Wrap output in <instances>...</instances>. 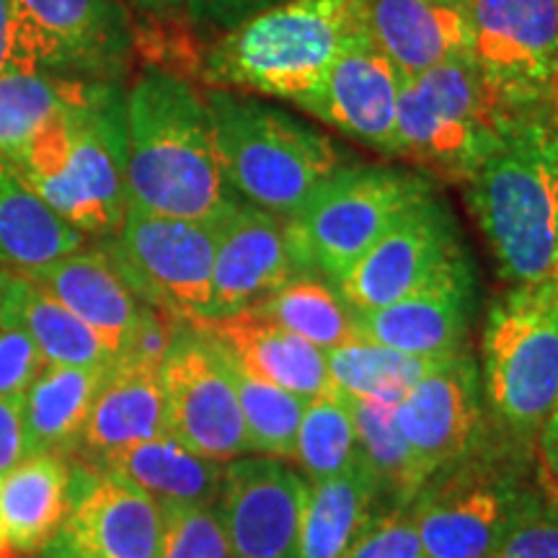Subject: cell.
I'll return each instance as SVG.
<instances>
[{
    "label": "cell",
    "mask_w": 558,
    "mask_h": 558,
    "mask_svg": "<svg viewBox=\"0 0 558 558\" xmlns=\"http://www.w3.org/2000/svg\"><path fill=\"white\" fill-rule=\"evenodd\" d=\"M241 205L222 173L205 90L145 65L128 90V209L222 220Z\"/></svg>",
    "instance_id": "obj_1"
},
{
    "label": "cell",
    "mask_w": 558,
    "mask_h": 558,
    "mask_svg": "<svg viewBox=\"0 0 558 558\" xmlns=\"http://www.w3.org/2000/svg\"><path fill=\"white\" fill-rule=\"evenodd\" d=\"M11 160L58 218L111 239L128 218V90L83 83Z\"/></svg>",
    "instance_id": "obj_2"
},
{
    "label": "cell",
    "mask_w": 558,
    "mask_h": 558,
    "mask_svg": "<svg viewBox=\"0 0 558 558\" xmlns=\"http://www.w3.org/2000/svg\"><path fill=\"white\" fill-rule=\"evenodd\" d=\"M362 37V0H284L207 45L197 75L207 88L298 104Z\"/></svg>",
    "instance_id": "obj_3"
},
{
    "label": "cell",
    "mask_w": 558,
    "mask_h": 558,
    "mask_svg": "<svg viewBox=\"0 0 558 558\" xmlns=\"http://www.w3.org/2000/svg\"><path fill=\"white\" fill-rule=\"evenodd\" d=\"M554 117L520 120L463 184L501 277L514 284L558 279Z\"/></svg>",
    "instance_id": "obj_4"
},
{
    "label": "cell",
    "mask_w": 558,
    "mask_h": 558,
    "mask_svg": "<svg viewBox=\"0 0 558 558\" xmlns=\"http://www.w3.org/2000/svg\"><path fill=\"white\" fill-rule=\"evenodd\" d=\"M205 104L222 173L246 205L290 220L347 166L329 135L262 96L207 88Z\"/></svg>",
    "instance_id": "obj_5"
},
{
    "label": "cell",
    "mask_w": 558,
    "mask_h": 558,
    "mask_svg": "<svg viewBox=\"0 0 558 558\" xmlns=\"http://www.w3.org/2000/svg\"><path fill=\"white\" fill-rule=\"evenodd\" d=\"M520 120L492 94L473 54H458L401 78L393 158L411 160L432 179L465 184Z\"/></svg>",
    "instance_id": "obj_6"
},
{
    "label": "cell",
    "mask_w": 558,
    "mask_h": 558,
    "mask_svg": "<svg viewBox=\"0 0 558 558\" xmlns=\"http://www.w3.org/2000/svg\"><path fill=\"white\" fill-rule=\"evenodd\" d=\"M484 386L501 435L525 450L558 401V279L518 284L492 305Z\"/></svg>",
    "instance_id": "obj_7"
},
{
    "label": "cell",
    "mask_w": 558,
    "mask_h": 558,
    "mask_svg": "<svg viewBox=\"0 0 558 558\" xmlns=\"http://www.w3.org/2000/svg\"><path fill=\"white\" fill-rule=\"evenodd\" d=\"M435 194L427 173L393 166H341L288 222L305 275L333 288L407 209Z\"/></svg>",
    "instance_id": "obj_8"
},
{
    "label": "cell",
    "mask_w": 558,
    "mask_h": 558,
    "mask_svg": "<svg viewBox=\"0 0 558 558\" xmlns=\"http://www.w3.org/2000/svg\"><path fill=\"white\" fill-rule=\"evenodd\" d=\"M222 220H179L128 209L122 228L104 246L143 303L184 324H202L209 318Z\"/></svg>",
    "instance_id": "obj_9"
},
{
    "label": "cell",
    "mask_w": 558,
    "mask_h": 558,
    "mask_svg": "<svg viewBox=\"0 0 558 558\" xmlns=\"http://www.w3.org/2000/svg\"><path fill=\"white\" fill-rule=\"evenodd\" d=\"M471 54L501 107L518 117L558 109V0H469Z\"/></svg>",
    "instance_id": "obj_10"
},
{
    "label": "cell",
    "mask_w": 558,
    "mask_h": 558,
    "mask_svg": "<svg viewBox=\"0 0 558 558\" xmlns=\"http://www.w3.org/2000/svg\"><path fill=\"white\" fill-rule=\"evenodd\" d=\"M509 450L520 452L507 437L484 450L478 439L456 469L427 481L411 505L424 556L497 558L522 492L505 465Z\"/></svg>",
    "instance_id": "obj_11"
},
{
    "label": "cell",
    "mask_w": 558,
    "mask_h": 558,
    "mask_svg": "<svg viewBox=\"0 0 558 558\" xmlns=\"http://www.w3.org/2000/svg\"><path fill=\"white\" fill-rule=\"evenodd\" d=\"M11 9L34 73L120 83L137 54L122 0H11Z\"/></svg>",
    "instance_id": "obj_12"
},
{
    "label": "cell",
    "mask_w": 558,
    "mask_h": 558,
    "mask_svg": "<svg viewBox=\"0 0 558 558\" xmlns=\"http://www.w3.org/2000/svg\"><path fill=\"white\" fill-rule=\"evenodd\" d=\"M158 375L166 435L215 463H230L248 452L228 354L209 333L181 324Z\"/></svg>",
    "instance_id": "obj_13"
},
{
    "label": "cell",
    "mask_w": 558,
    "mask_h": 558,
    "mask_svg": "<svg viewBox=\"0 0 558 558\" xmlns=\"http://www.w3.org/2000/svg\"><path fill=\"white\" fill-rule=\"evenodd\" d=\"M471 267L450 209L435 194L390 226L383 239L339 279V295L354 311H373L442 282Z\"/></svg>",
    "instance_id": "obj_14"
},
{
    "label": "cell",
    "mask_w": 558,
    "mask_h": 558,
    "mask_svg": "<svg viewBox=\"0 0 558 558\" xmlns=\"http://www.w3.org/2000/svg\"><path fill=\"white\" fill-rule=\"evenodd\" d=\"M163 509L111 473L70 458V505L45 558H160Z\"/></svg>",
    "instance_id": "obj_15"
},
{
    "label": "cell",
    "mask_w": 558,
    "mask_h": 558,
    "mask_svg": "<svg viewBox=\"0 0 558 558\" xmlns=\"http://www.w3.org/2000/svg\"><path fill=\"white\" fill-rule=\"evenodd\" d=\"M308 484L277 458H235L222 473L218 514L235 558H300Z\"/></svg>",
    "instance_id": "obj_16"
},
{
    "label": "cell",
    "mask_w": 558,
    "mask_h": 558,
    "mask_svg": "<svg viewBox=\"0 0 558 558\" xmlns=\"http://www.w3.org/2000/svg\"><path fill=\"white\" fill-rule=\"evenodd\" d=\"M396 422L427 481L456 469L481 439V373L471 354L458 352L432 369L396 407Z\"/></svg>",
    "instance_id": "obj_17"
},
{
    "label": "cell",
    "mask_w": 558,
    "mask_h": 558,
    "mask_svg": "<svg viewBox=\"0 0 558 558\" xmlns=\"http://www.w3.org/2000/svg\"><path fill=\"white\" fill-rule=\"evenodd\" d=\"M399 94V73L367 34L333 60L326 78L298 107L354 143L393 158Z\"/></svg>",
    "instance_id": "obj_18"
},
{
    "label": "cell",
    "mask_w": 558,
    "mask_h": 558,
    "mask_svg": "<svg viewBox=\"0 0 558 558\" xmlns=\"http://www.w3.org/2000/svg\"><path fill=\"white\" fill-rule=\"evenodd\" d=\"M295 277L311 275L300 267L288 222L241 202L222 220L207 320L248 311Z\"/></svg>",
    "instance_id": "obj_19"
},
{
    "label": "cell",
    "mask_w": 558,
    "mask_h": 558,
    "mask_svg": "<svg viewBox=\"0 0 558 558\" xmlns=\"http://www.w3.org/2000/svg\"><path fill=\"white\" fill-rule=\"evenodd\" d=\"M476 303L473 267L442 282L373 311H354L357 337L373 344L399 349L422 357H452L463 352Z\"/></svg>",
    "instance_id": "obj_20"
},
{
    "label": "cell",
    "mask_w": 558,
    "mask_h": 558,
    "mask_svg": "<svg viewBox=\"0 0 558 558\" xmlns=\"http://www.w3.org/2000/svg\"><path fill=\"white\" fill-rule=\"evenodd\" d=\"M24 277L34 279L68 311H73L109 347L114 360L124 354L148 305L130 288L104 241L94 248L73 251Z\"/></svg>",
    "instance_id": "obj_21"
},
{
    "label": "cell",
    "mask_w": 558,
    "mask_h": 558,
    "mask_svg": "<svg viewBox=\"0 0 558 558\" xmlns=\"http://www.w3.org/2000/svg\"><path fill=\"white\" fill-rule=\"evenodd\" d=\"M369 41L399 78H414L439 62L469 54V9L439 0H362Z\"/></svg>",
    "instance_id": "obj_22"
},
{
    "label": "cell",
    "mask_w": 558,
    "mask_h": 558,
    "mask_svg": "<svg viewBox=\"0 0 558 558\" xmlns=\"http://www.w3.org/2000/svg\"><path fill=\"white\" fill-rule=\"evenodd\" d=\"M192 326L218 341L251 378L271 383L308 401L337 390L326 367V352L256 313L241 311L235 316Z\"/></svg>",
    "instance_id": "obj_23"
},
{
    "label": "cell",
    "mask_w": 558,
    "mask_h": 558,
    "mask_svg": "<svg viewBox=\"0 0 558 558\" xmlns=\"http://www.w3.org/2000/svg\"><path fill=\"white\" fill-rule=\"evenodd\" d=\"M166 435L158 369L114 362L90 407L75 458L99 465L124 448Z\"/></svg>",
    "instance_id": "obj_24"
},
{
    "label": "cell",
    "mask_w": 558,
    "mask_h": 558,
    "mask_svg": "<svg viewBox=\"0 0 558 558\" xmlns=\"http://www.w3.org/2000/svg\"><path fill=\"white\" fill-rule=\"evenodd\" d=\"M111 367H41L21 399L26 456L75 458L90 407Z\"/></svg>",
    "instance_id": "obj_25"
},
{
    "label": "cell",
    "mask_w": 558,
    "mask_h": 558,
    "mask_svg": "<svg viewBox=\"0 0 558 558\" xmlns=\"http://www.w3.org/2000/svg\"><path fill=\"white\" fill-rule=\"evenodd\" d=\"M70 460L26 456L0 476V533L16 554H45L68 514Z\"/></svg>",
    "instance_id": "obj_26"
},
{
    "label": "cell",
    "mask_w": 558,
    "mask_h": 558,
    "mask_svg": "<svg viewBox=\"0 0 558 558\" xmlns=\"http://www.w3.org/2000/svg\"><path fill=\"white\" fill-rule=\"evenodd\" d=\"M94 469L130 481L160 507H215L226 473V465L197 456L169 435L124 448Z\"/></svg>",
    "instance_id": "obj_27"
},
{
    "label": "cell",
    "mask_w": 558,
    "mask_h": 558,
    "mask_svg": "<svg viewBox=\"0 0 558 558\" xmlns=\"http://www.w3.org/2000/svg\"><path fill=\"white\" fill-rule=\"evenodd\" d=\"M86 241L34 194L11 158L0 156V269L29 275L83 248Z\"/></svg>",
    "instance_id": "obj_28"
},
{
    "label": "cell",
    "mask_w": 558,
    "mask_h": 558,
    "mask_svg": "<svg viewBox=\"0 0 558 558\" xmlns=\"http://www.w3.org/2000/svg\"><path fill=\"white\" fill-rule=\"evenodd\" d=\"M0 324L16 326L29 337L47 365L70 367H111L114 354L68 311L58 298L16 271H9L0 300Z\"/></svg>",
    "instance_id": "obj_29"
},
{
    "label": "cell",
    "mask_w": 558,
    "mask_h": 558,
    "mask_svg": "<svg viewBox=\"0 0 558 558\" xmlns=\"http://www.w3.org/2000/svg\"><path fill=\"white\" fill-rule=\"evenodd\" d=\"M347 396V409L357 437V458L375 486V514L414 505L427 476L418 469L407 437L396 422V407Z\"/></svg>",
    "instance_id": "obj_30"
},
{
    "label": "cell",
    "mask_w": 558,
    "mask_h": 558,
    "mask_svg": "<svg viewBox=\"0 0 558 558\" xmlns=\"http://www.w3.org/2000/svg\"><path fill=\"white\" fill-rule=\"evenodd\" d=\"M375 518V486L360 458L339 476L308 488L300 558H341Z\"/></svg>",
    "instance_id": "obj_31"
},
{
    "label": "cell",
    "mask_w": 558,
    "mask_h": 558,
    "mask_svg": "<svg viewBox=\"0 0 558 558\" xmlns=\"http://www.w3.org/2000/svg\"><path fill=\"white\" fill-rule=\"evenodd\" d=\"M448 360L450 357L407 354L365 339L349 341L344 347L326 352V367H329L333 388L341 393L360 396V399L386 403V407H399L418 380L427 378L432 369Z\"/></svg>",
    "instance_id": "obj_32"
},
{
    "label": "cell",
    "mask_w": 558,
    "mask_h": 558,
    "mask_svg": "<svg viewBox=\"0 0 558 558\" xmlns=\"http://www.w3.org/2000/svg\"><path fill=\"white\" fill-rule=\"evenodd\" d=\"M251 313L282 326L300 339L311 341L320 352L357 341L354 308L324 277H295L271 292Z\"/></svg>",
    "instance_id": "obj_33"
},
{
    "label": "cell",
    "mask_w": 558,
    "mask_h": 558,
    "mask_svg": "<svg viewBox=\"0 0 558 558\" xmlns=\"http://www.w3.org/2000/svg\"><path fill=\"white\" fill-rule=\"evenodd\" d=\"M228 367L241 403L243 422H246L248 452H259V456L277 460L295 458L298 429L308 399L259 378H251L230 357Z\"/></svg>",
    "instance_id": "obj_34"
},
{
    "label": "cell",
    "mask_w": 558,
    "mask_h": 558,
    "mask_svg": "<svg viewBox=\"0 0 558 558\" xmlns=\"http://www.w3.org/2000/svg\"><path fill=\"white\" fill-rule=\"evenodd\" d=\"M90 81H68L50 73H0V156L13 158L54 111L73 101Z\"/></svg>",
    "instance_id": "obj_35"
},
{
    "label": "cell",
    "mask_w": 558,
    "mask_h": 558,
    "mask_svg": "<svg viewBox=\"0 0 558 558\" xmlns=\"http://www.w3.org/2000/svg\"><path fill=\"white\" fill-rule=\"evenodd\" d=\"M295 458L313 484L352 469L357 460V437L341 390L308 401L298 429Z\"/></svg>",
    "instance_id": "obj_36"
},
{
    "label": "cell",
    "mask_w": 558,
    "mask_h": 558,
    "mask_svg": "<svg viewBox=\"0 0 558 558\" xmlns=\"http://www.w3.org/2000/svg\"><path fill=\"white\" fill-rule=\"evenodd\" d=\"M135 21L137 52L148 65L169 68L173 73L197 70L205 47L199 45L186 21V0H122Z\"/></svg>",
    "instance_id": "obj_37"
},
{
    "label": "cell",
    "mask_w": 558,
    "mask_h": 558,
    "mask_svg": "<svg viewBox=\"0 0 558 558\" xmlns=\"http://www.w3.org/2000/svg\"><path fill=\"white\" fill-rule=\"evenodd\" d=\"M160 558H235L222 530L218 507H160Z\"/></svg>",
    "instance_id": "obj_38"
},
{
    "label": "cell",
    "mask_w": 558,
    "mask_h": 558,
    "mask_svg": "<svg viewBox=\"0 0 558 558\" xmlns=\"http://www.w3.org/2000/svg\"><path fill=\"white\" fill-rule=\"evenodd\" d=\"M497 558H558V505L520 492Z\"/></svg>",
    "instance_id": "obj_39"
},
{
    "label": "cell",
    "mask_w": 558,
    "mask_h": 558,
    "mask_svg": "<svg viewBox=\"0 0 558 558\" xmlns=\"http://www.w3.org/2000/svg\"><path fill=\"white\" fill-rule=\"evenodd\" d=\"M341 558H427L411 507L375 514Z\"/></svg>",
    "instance_id": "obj_40"
},
{
    "label": "cell",
    "mask_w": 558,
    "mask_h": 558,
    "mask_svg": "<svg viewBox=\"0 0 558 558\" xmlns=\"http://www.w3.org/2000/svg\"><path fill=\"white\" fill-rule=\"evenodd\" d=\"M47 362L16 326L0 324V399L21 401Z\"/></svg>",
    "instance_id": "obj_41"
},
{
    "label": "cell",
    "mask_w": 558,
    "mask_h": 558,
    "mask_svg": "<svg viewBox=\"0 0 558 558\" xmlns=\"http://www.w3.org/2000/svg\"><path fill=\"white\" fill-rule=\"evenodd\" d=\"M279 3L284 0H186V21L199 45L207 47L243 21Z\"/></svg>",
    "instance_id": "obj_42"
},
{
    "label": "cell",
    "mask_w": 558,
    "mask_h": 558,
    "mask_svg": "<svg viewBox=\"0 0 558 558\" xmlns=\"http://www.w3.org/2000/svg\"><path fill=\"white\" fill-rule=\"evenodd\" d=\"M535 476L543 497L558 505V401L535 435Z\"/></svg>",
    "instance_id": "obj_43"
},
{
    "label": "cell",
    "mask_w": 558,
    "mask_h": 558,
    "mask_svg": "<svg viewBox=\"0 0 558 558\" xmlns=\"http://www.w3.org/2000/svg\"><path fill=\"white\" fill-rule=\"evenodd\" d=\"M26 458L21 401L0 399V476Z\"/></svg>",
    "instance_id": "obj_44"
},
{
    "label": "cell",
    "mask_w": 558,
    "mask_h": 558,
    "mask_svg": "<svg viewBox=\"0 0 558 558\" xmlns=\"http://www.w3.org/2000/svg\"><path fill=\"white\" fill-rule=\"evenodd\" d=\"M11 70L34 73L29 62H26L16 19H13L11 0H0V73H11Z\"/></svg>",
    "instance_id": "obj_45"
},
{
    "label": "cell",
    "mask_w": 558,
    "mask_h": 558,
    "mask_svg": "<svg viewBox=\"0 0 558 558\" xmlns=\"http://www.w3.org/2000/svg\"><path fill=\"white\" fill-rule=\"evenodd\" d=\"M554 163H556V173H558V109L554 117Z\"/></svg>",
    "instance_id": "obj_46"
},
{
    "label": "cell",
    "mask_w": 558,
    "mask_h": 558,
    "mask_svg": "<svg viewBox=\"0 0 558 558\" xmlns=\"http://www.w3.org/2000/svg\"><path fill=\"white\" fill-rule=\"evenodd\" d=\"M11 554H13V548L9 546V541L3 538V533H0V558H11Z\"/></svg>",
    "instance_id": "obj_47"
},
{
    "label": "cell",
    "mask_w": 558,
    "mask_h": 558,
    "mask_svg": "<svg viewBox=\"0 0 558 558\" xmlns=\"http://www.w3.org/2000/svg\"><path fill=\"white\" fill-rule=\"evenodd\" d=\"M439 3H448V5H463V9H469V0H439Z\"/></svg>",
    "instance_id": "obj_48"
},
{
    "label": "cell",
    "mask_w": 558,
    "mask_h": 558,
    "mask_svg": "<svg viewBox=\"0 0 558 558\" xmlns=\"http://www.w3.org/2000/svg\"><path fill=\"white\" fill-rule=\"evenodd\" d=\"M5 277H9V271L0 269V300H3V288H5Z\"/></svg>",
    "instance_id": "obj_49"
}]
</instances>
